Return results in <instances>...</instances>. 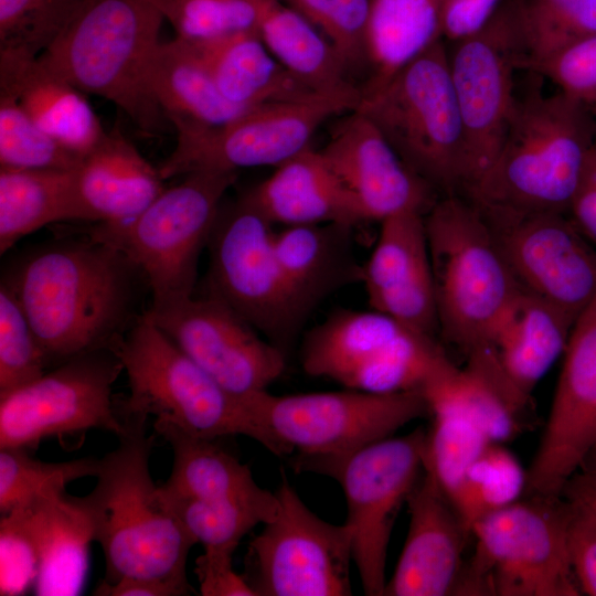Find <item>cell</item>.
Listing matches in <instances>:
<instances>
[{"label": "cell", "instance_id": "36", "mask_svg": "<svg viewBox=\"0 0 596 596\" xmlns=\"http://www.w3.org/2000/svg\"><path fill=\"white\" fill-rule=\"evenodd\" d=\"M423 394L430 413L444 411L462 416L493 443L513 439L526 424L524 413L467 368L453 364L432 380Z\"/></svg>", "mask_w": 596, "mask_h": 596}, {"label": "cell", "instance_id": "17", "mask_svg": "<svg viewBox=\"0 0 596 596\" xmlns=\"http://www.w3.org/2000/svg\"><path fill=\"white\" fill-rule=\"evenodd\" d=\"M478 210L521 288L575 322L596 295V246L570 215Z\"/></svg>", "mask_w": 596, "mask_h": 596}, {"label": "cell", "instance_id": "31", "mask_svg": "<svg viewBox=\"0 0 596 596\" xmlns=\"http://www.w3.org/2000/svg\"><path fill=\"white\" fill-rule=\"evenodd\" d=\"M146 78L152 98L171 126H221L253 108L227 100L195 49L178 38L158 44Z\"/></svg>", "mask_w": 596, "mask_h": 596}, {"label": "cell", "instance_id": "41", "mask_svg": "<svg viewBox=\"0 0 596 596\" xmlns=\"http://www.w3.org/2000/svg\"><path fill=\"white\" fill-rule=\"evenodd\" d=\"M82 158L40 128L13 97L0 93V167L73 170Z\"/></svg>", "mask_w": 596, "mask_h": 596}, {"label": "cell", "instance_id": "26", "mask_svg": "<svg viewBox=\"0 0 596 596\" xmlns=\"http://www.w3.org/2000/svg\"><path fill=\"white\" fill-rule=\"evenodd\" d=\"M273 225L363 223L352 196L320 150L311 147L275 167L274 172L243 195Z\"/></svg>", "mask_w": 596, "mask_h": 596}, {"label": "cell", "instance_id": "54", "mask_svg": "<svg viewBox=\"0 0 596 596\" xmlns=\"http://www.w3.org/2000/svg\"><path fill=\"white\" fill-rule=\"evenodd\" d=\"M562 496L581 501L596 512V472L577 470L565 483Z\"/></svg>", "mask_w": 596, "mask_h": 596}, {"label": "cell", "instance_id": "35", "mask_svg": "<svg viewBox=\"0 0 596 596\" xmlns=\"http://www.w3.org/2000/svg\"><path fill=\"white\" fill-rule=\"evenodd\" d=\"M73 170L0 167L1 255L47 224L73 221Z\"/></svg>", "mask_w": 596, "mask_h": 596}, {"label": "cell", "instance_id": "11", "mask_svg": "<svg viewBox=\"0 0 596 596\" xmlns=\"http://www.w3.org/2000/svg\"><path fill=\"white\" fill-rule=\"evenodd\" d=\"M252 405L288 453L297 454L295 467L315 472L430 415L427 400L417 391L379 394L345 389L289 395L263 391L252 396Z\"/></svg>", "mask_w": 596, "mask_h": 596}, {"label": "cell", "instance_id": "23", "mask_svg": "<svg viewBox=\"0 0 596 596\" xmlns=\"http://www.w3.org/2000/svg\"><path fill=\"white\" fill-rule=\"evenodd\" d=\"M406 503L408 532L384 596L455 595L470 529L425 468Z\"/></svg>", "mask_w": 596, "mask_h": 596}, {"label": "cell", "instance_id": "4", "mask_svg": "<svg viewBox=\"0 0 596 596\" xmlns=\"http://www.w3.org/2000/svg\"><path fill=\"white\" fill-rule=\"evenodd\" d=\"M163 21L150 0H83L39 58L85 95L115 104L142 132L153 136L170 125L146 78Z\"/></svg>", "mask_w": 596, "mask_h": 596}, {"label": "cell", "instance_id": "51", "mask_svg": "<svg viewBox=\"0 0 596 596\" xmlns=\"http://www.w3.org/2000/svg\"><path fill=\"white\" fill-rule=\"evenodd\" d=\"M502 0H444V39L456 42L481 29Z\"/></svg>", "mask_w": 596, "mask_h": 596}, {"label": "cell", "instance_id": "7", "mask_svg": "<svg viewBox=\"0 0 596 596\" xmlns=\"http://www.w3.org/2000/svg\"><path fill=\"white\" fill-rule=\"evenodd\" d=\"M440 196L461 195L471 180L464 125L444 40L401 68L355 108Z\"/></svg>", "mask_w": 596, "mask_h": 596}, {"label": "cell", "instance_id": "45", "mask_svg": "<svg viewBox=\"0 0 596 596\" xmlns=\"http://www.w3.org/2000/svg\"><path fill=\"white\" fill-rule=\"evenodd\" d=\"M46 370L24 311L11 290L0 283V395L34 381Z\"/></svg>", "mask_w": 596, "mask_h": 596}, {"label": "cell", "instance_id": "52", "mask_svg": "<svg viewBox=\"0 0 596 596\" xmlns=\"http://www.w3.org/2000/svg\"><path fill=\"white\" fill-rule=\"evenodd\" d=\"M568 215L582 234L596 246V140L588 152Z\"/></svg>", "mask_w": 596, "mask_h": 596}, {"label": "cell", "instance_id": "5", "mask_svg": "<svg viewBox=\"0 0 596 596\" xmlns=\"http://www.w3.org/2000/svg\"><path fill=\"white\" fill-rule=\"evenodd\" d=\"M128 380V396L116 398L125 421L170 423L194 436L219 439L242 435L272 454L288 450L258 418L252 400L238 397L188 358L145 312L115 343Z\"/></svg>", "mask_w": 596, "mask_h": 596}, {"label": "cell", "instance_id": "6", "mask_svg": "<svg viewBox=\"0 0 596 596\" xmlns=\"http://www.w3.org/2000/svg\"><path fill=\"white\" fill-rule=\"evenodd\" d=\"M438 332L466 360L485 351L522 288L479 210L444 195L424 214Z\"/></svg>", "mask_w": 596, "mask_h": 596}, {"label": "cell", "instance_id": "14", "mask_svg": "<svg viewBox=\"0 0 596 596\" xmlns=\"http://www.w3.org/2000/svg\"><path fill=\"white\" fill-rule=\"evenodd\" d=\"M121 372L116 352L103 348L72 358L0 395V448L33 451L47 438L63 440L91 429L119 437L126 425L113 386Z\"/></svg>", "mask_w": 596, "mask_h": 596}, {"label": "cell", "instance_id": "39", "mask_svg": "<svg viewBox=\"0 0 596 596\" xmlns=\"http://www.w3.org/2000/svg\"><path fill=\"white\" fill-rule=\"evenodd\" d=\"M100 458L43 461L23 448H0V514L55 492L72 481L96 478Z\"/></svg>", "mask_w": 596, "mask_h": 596}, {"label": "cell", "instance_id": "46", "mask_svg": "<svg viewBox=\"0 0 596 596\" xmlns=\"http://www.w3.org/2000/svg\"><path fill=\"white\" fill-rule=\"evenodd\" d=\"M279 1L302 15L332 43L351 74L366 68L368 0Z\"/></svg>", "mask_w": 596, "mask_h": 596}, {"label": "cell", "instance_id": "8", "mask_svg": "<svg viewBox=\"0 0 596 596\" xmlns=\"http://www.w3.org/2000/svg\"><path fill=\"white\" fill-rule=\"evenodd\" d=\"M568 500L529 494L473 523L455 595L579 596L566 542Z\"/></svg>", "mask_w": 596, "mask_h": 596}, {"label": "cell", "instance_id": "13", "mask_svg": "<svg viewBox=\"0 0 596 596\" xmlns=\"http://www.w3.org/2000/svg\"><path fill=\"white\" fill-rule=\"evenodd\" d=\"M274 231L244 196L221 206L207 242L209 295L284 351L307 311L277 260Z\"/></svg>", "mask_w": 596, "mask_h": 596}, {"label": "cell", "instance_id": "49", "mask_svg": "<svg viewBox=\"0 0 596 596\" xmlns=\"http://www.w3.org/2000/svg\"><path fill=\"white\" fill-rule=\"evenodd\" d=\"M567 500L566 542L571 566L582 595L596 596V512L581 501Z\"/></svg>", "mask_w": 596, "mask_h": 596}, {"label": "cell", "instance_id": "1", "mask_svg": "<svg viewBox=\"0 0 596 596\" xmlns=\"http://www.w3.org/2000/svg\"><path fill=\"white\" fill-rule=\"evenodd\" d=\"M139 270L91 237L60 240L19 255L2 273L24 311L47 369L110 348L129 330Z\"/></svg>", "mask_w": 596, "mask_h": 596}, {"label": "cell", "instance_id": "43", "mask_svg": "<svg viewBox=\"0 0 596 596\" xmlns=\"http://www.w3.org/2000/svg\"><path fill=\"white\" fill-rule=\"evenodd\" d=\"M426 430L424 468L449 498L468 468L491 441L475 424L457 414L434 411Z\"/></svg>", "mask_w": 596, "mask_h": 596}, {"label": "cell", "instance_id": "44", "mask_svg": "<svg viewBox=\"0 0 596 596\" xmlns=\"http://www.w3.org/2000/svg\"><path fill=\"white\" fill-rule=\"evenodd\" d=\"M83 0H0V50L39 56L64 31Z\"/></svg>", "mask_w": 596, "mask_h": 596}, {"label": "cell", "instance_id": "15", "mask_svg": "<svg viewBox=\"0 0 596 596\" xmlns=\"http://www.w3.org/2000/svg\"><path fill=\"white\" fill-rule=\"evenodd\" d=\"M426 430L387 437L328 462L319 473L336 479L347 502L353 564L363 592L384 596L386 557L396 515L424 469Z\"/></svg>", "mask_w": 596, "mask_h": 596}, {"label": "cell", "instance_id": "2", "mask_svg": "<svg viewBox=\"0 0 596 596\" xmlns=\"http://www.w3.org/2000/svg\"><path fill=\"white\" fill-rule=\"evenodd\" d=\"M515 99L494 158L461 196L481 210L568 214L596 140V117L562 92L544 95L539 75Z\"/></svg>", "mask_w": 596, "mask_h": 596}, {"label": "cell", "instance_id": "29", "mask_svg": "<svg viewBox=\"0 0 596 596\" xmlns=\"http://www.w3.org/2000/svg\"><path fill=\"white\" fill-rule=\"evenodd\" d=\"M24 505L30 509L40 552L33 594L79 595L88 575L89 547L95 542L84 498L65 490Z\"/></svg>", "mask_w": 596, "mask_h": 596}, {"label": "cell", "instance_id": "53", "mask_svg": "<svg viewBox=\"0 0 596 596\" xmlns=\"http://www.w3.org/2000/svg\"><path fill=\"white\" fill-rule=\"evenodd\" d=\"M191 590L170 582L147 578H120L114 583L100 582L97 596H188Z\"/></svg>", "mask_w": 596, "mask_h": 596}, {"label": "cell", "instance_id": "18", "mask_svg": "<svg viewBox=\"0 0 596 596\" xmlns=\"http://www.w3.org/2000/svg\"><path fill=\"white\" fill-rule=\"evenodd\" d=\"M453 43L448 63L465 130L470 185L498 152L517 99L513 72L521 47L510 0L481 29Z\"/></svg>", "mask_w": 596, "mask_h": 596}, {"label": "cell", "instance_id": "40", "mask_svg": "<svg viewBox=\"0 0 596 596\" xmlns=\"http://www.w3.org/2000/svg\"><path fill=\"white\" fill-rule=\"evenodd\" d=\"M163 504L184 531L204 550L235 552L241 540L257 524L274 517L266 511L240 502H212L168 497L160 492Z\"/></svg>", "mask_w": 596, "mask_h": 596}, {"label": "cell", "instance_id": "37", "mask_svg": "<svg viewBox=\"0 0 596 596\" xmlns=\"http://www.w3.org/2000/svg\"><path fill=\"white\" fill-rule=\"evenodd\" d=\"M521 47L518 70L596 34V0H510Z\"/></svg>", "mask_w": 596, "mask_h": 596}, {"label": "cell", "instance_id": "50", "mask_svg": "<svg viewBox=\"0 0 596 596\" xmlns=\"http://www.w3.org/2000/svg\"><path fill=\"white\" fill-rule=\"evenodd\" d=\"M232 551L204 550L196 557L194 573L203 596H256L244 575L233 567Z\"/></svg>", "mask_w": 596, "mask_h": 596}, {"label": "cell", "instance_id": "24", "mask_svg": "<svg viewBox=\"0 0 596 596\" xmlns=\"http://www.w3.org/2000/svg\"><path fill=\"white\" fill-rule=\"evenodd\" d=\"M361 280L373 310L435 337L438 320L424 213L407 211L381 222Z\"/></svg>", "mask_w": 596, "mask_h": 596}, {"label": "cell", "instance_id": "19", "mask_svg": "<svg viewBox=\"0 0 596 596\" xmlns=\"http://www.w3.org/2000/svg\"><path fill=\"white\" fill-rule=\"evenodd\" d=\"M146 312L188 358L238 397L267 391L285 370V352L212 295Z\"/></svg>", "mask_w": 596, "mask_h": 596}, {"label": "cell", "instance_id": "16", "mask_svg": "<svg viewBox=\"0 0 596 596\" xmlns=\"http://www.w3.org/2000/svg\"><path fill=\"white\" fill-rule=\"evenodd\" d=\"M278 510L249 542L244 575L256 596L352 594V536L345 523L320 519L283 481Z\"/></svg>", "mask_w": 596, "mask_h": 596}, {"label": "cell", "instance_id": "42", "mask_svg": "<svg viewBox=\"0 0 596 596\" xmlns=\"http://www.w3.org/2000/svg\"><path fill=\"white\" fill-rule=\"evenodd\" d=\"M151 1V0H150ZM265 0H153L175 38L202 43L257 30Z\"/></svg>", "mask_w": 596, "mask_h": 596}, {"label": "cell", "instance_id": "34", "mask_svg": "<svg viewBox=\"0 0 596 596\" xmlns=\"http://www.w3.org/2000/svg\"><path fill=\"white\" fill-rule=\"evenodd\" d=\"M349 228L337 225H291L274 231L273 245L291 290L308 310L329 291L350 280L361 279L353 269L341 236Z\"/></svg>", "mask_w": 596, "mask_h": 596}, {"label": "cell", "instance_id": "32", "mask_svg": "<svg viewBox=\"0 0 596 596\" xmlns=\"http://www.w3.org/2000/svg\"><path fill=\"white\" fill-rule=\"evenodd\" d=\"M257 32L275 58L312 92L361 102V87L336 47L295 10L265 0Z\"/></svg>", "mask_w": 596, "mask_h": 596}, {"label": "cell", "instance_id": "33", "mask_svg": "<svg viewBox=\"0 0 596 596\" xmlns=\"http://www.w3.org/2000/svg\"><path fill=\"white\" fill-rule=\"evenodd\" d=\"M443 14L444 0H368V75L362 96L383 87L406 64L444 40Z\"/></svg>", "mask_w": 596, "mask_h": 596}, {"label": "cell", "instance_id": "30", "mask_svg": "<svg viewBox=\"0 0 596 596\" xmlns=\"http://www.w3.org/2000/svg\"><path fill=\"white\" fill-rule=\"evenodd\" d=\"M190 44L204 62L221 94L241 107L321 95L296 79L275 58L257 30Z\"/></svg>", "mask_w": 596, "mask_h": 596}, {"label": "cell", "instance_id": "3", "mask_svg": "<svg viewBox=\"0 0 596 596\" xmlns=\"http://www.w3.org/2000/svg\"><path fill=\"white\" fill-rule=\"evenodd\" d=\"M125 424L117 447L100 458L94 489L83 496L105 558L102 582L158 579L194 593L187 560L195 542L163 504L150 473L155 435L147 434V421Z\"/></svg>", "mask_w": 596, "mask_h": 596}, {"label": "cell", "instance_id": "55", "mask_svg": "<svg viewBox=\"0 0 596 596\" xmlns=\"http://www.w3.org/2000/svg\"><path fill=\"white\" fill-rule=\"evenodd\" d=\"M579 469L596 472V445L588 453Z\"/></svg>", "mask_w": 596, "mask_h": 596}, {"label": "cell", "instance_id": "47", "mask_svg": "<svg viewBox=\"0 0 596 596\" xmlns=\"http://www.w3.org/2000/svg\"><path fill=\"white\" fill-rule=\"evenodd\" d=\"M0 595L21 596L34 588L40 552L28 505L0 514Z\"/></svg>", "mask_w": 596, "mask_h": 596}, {"label": "cell", "instance_id": "9", "mask_svg": "<svg viewBox=\"0 0 596 596\" xmlns=\"http://www.w3.org/2000/svg\"><path fill=\"white\" fill-rule=\"evenodd\" d=\"M235 172L201 171L166 188L128 222L95 224L88 237L121 252L152 295L150 307L191 297L198 262Z\"/></svg>", "mask_w": 596, "mask_h": 596}, {"label": "cell", "instance_id": "28", "mask_svg": "<svg viewBox=\"0 0 596 596\" xmlns=\"http://www.w3.org/2000/svg\"><path fill=\"white\" fill-rule=\"evenodd\" d=\"M153 428L172 450L171 472L159 486L162 494L212 502L246 503L276 515V492L259 487L251 469L220 447L216 439L194 436L164 422L156 421Z\"/></svg>", "mask_w": 596, "mask_h": 596}, {"label": "cell", "instance_id": "21", "mask_svg": "<svg viewBox=\"0 0 596 596\" xmlns=\"http://www.w3.org/2000/svg\"><path fill=\"white\" fill-rule=\"evenodd\" d=\"M320 152L352 196L363 222L381 223L407 211L425 214L438 199L358 109L334 126Z\"/></svg>", "mask_w": 596, "mask_h": 596}, {"label": "cell", "instance_id": "25", "mask_svg": "<svg viewBox=\"0 0 596 596\" xmlns=\"http://www.w3.org/2000/svg\"><path fill=\"white\" fill-rule=\"evenodd\" d=\"M159 168L115 128L73 170V221L125 223L166 188Z\"/></svg>", "mask_w": 596, "mask_h": 596}, {"label": "cell", "instance_id": "48", "mask_svg": "<svg viewBox=\"0 0 596 596\" xmlns=\"http://www.w3.org/2000/svg\"><path fill=\"white\" fill-rule=\"evenodd\" d=\"M522 70L547 77L558 86L560 92L589 107L596 100V34L530 63Z\"/></svg>", "mask_w": 596, "mask_h": 596}, {"label": "cell", "instance_id": "20", "mask_svg": "<svg viewBox=\"0 0 596 596\" xmlns=\"http://www.w3.org/2000/svg\"><path fill=\"white\" fill-rule=\"evenodd\" d=\"M596 445V295L576 318L525 492L562 496Z\"/></svg>", "mask_w": 596, "mask_h": 596}, {"label": "cell", "instance_id": "22", "mask_svg": "<svg viewBox=\"0 0 596 596\" xmlns=\"http://www.w3.org/2000/svg\"><path fill=\"white\" fill-rule=\"evenodd\" d=\"M573 324L563 311L522 289L488 348L466 368L525 414L532 391L564 354Z\"/></svg>", "mask_w": 596, "mask_h": 596}, {"label": "cell", "instance_id": "12", "mask_svg": "<svg viewBox=\"0 0 596 596\" xmlns=\"http://www.w3.org/2000/svg\"><path fill=\"white\" fill-rule=\"evenodd\" d=\"M359 102L333 95L268 103L221 126L175 125L177 143L158 167L163 180L193 172L277 167L304 150L329 118Z\"/></svg>", "mask_w": 596, "mask_h": 596}, {"label": "cell", "instance_id": "56", "mask_svg": "<svg viewBox=\"0 0 596 596\" xmlns=\"http://www.w3.org/2000/svg\"><path fill=\"white\" fill-rule=\"evenodd\" d=\"M589 108L596 117V100L589 106Z\"/></svg>", "mask_w": 596, "mask_h": 596}, {"label": "cell", "instance_id": "38", "mask_svg": "<svg viewBox=\"0 0 596 596\" xmlns=\"http://www.w3.org/2000/svg\"><path fill=\"white\" fill-rule=\"evenodd\" d=\"M526 472L503 444L490 443L449 497L470 529L480 518L521 499Z\"/></svg>", "mask_w": 596, "mask_h": 596}, {"label": "cell", "instance_id": "57", "mask_svg": "<svg viewBox=\"0 0 596 596\" xmlns=\"http://www.w3.org/2000/svg\"><path fill=\"white\" fill-rule=\"evenodd\" d=\"M151 1H153V0H151Z\"/></svg>", "mask_w": 596, "mask_h": 596}, {"label": "cell", "instance_id": "27", "mask_svg": "<svg viewBox=\"0 0 596 596\" xmlns=\"http://www.w3.org/2000/svg\"><path fill=\"white\" fill-rule=\"evenodd\" d=\"M0 93L13 97L40 128L81 156L106 134L85 94L39 56L0 50Z\"/></svg>", "mask_w": 596, "mask_h": 596}, {"label": "cell", "instance_id": "10", "mask_svg": "<svg viewBox=\"0 0 596 596\" xmlns=\"http://www.w3.org/2000/svg\"><path fill=\"white\" fill-rule=\"evenodd\" d=\"M453 362L435 339L376 310H340L312 329L301 349L304 371L349 390L417 391Z\"/></svg>", "mask_w": 596, "mask_h": 596}]
</instances>
